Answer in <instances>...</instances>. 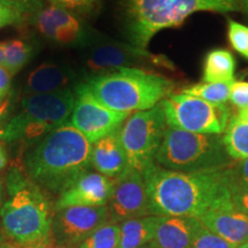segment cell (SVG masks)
<instances>
[{"label": "cell", "mask_w": 248, "mask_h": 248, "mask_svg": "<svg viewBox=\"0 0 248 248\" xmlns=\"http://www.w3.org/2000/svg\"><path fill=\"white\" fill-rule=\"evenodd\" d=\"M140 248H155V247H153L152 245H150V246H144V247H140Z\"/></svg>", "instance_id": "ee69618b"}, {"label": "cell", "mask_w": 248, "mask_h": 248, "mask_svg": "<svg viewBox=\"0 0 248 248\" xmlns=\"http://www.w3.org/2000/svg\"><path fill=\"white\" fill-rule=\"evenodd\" d=\"M238 248H248V241L246 244H244V245H241V246H239Z\"/></svg>", "instance_id": "7bdbcfd3"}, {"label": "cell", "mask_w": 248, "mask_h": 248, "mask_svg": "<svg viewBox=\"0 0 248 248\" xmlns=\"http://www.w3.org/2000/svg\"><path fill=\"white\" fill-rule=\"evenodd\" d=\"M152 215L199 219L213 210L233 206L230 166L183 172L152 164L144 173Z\"/></svg>", "instance_id": "6da1fadb"}, {"label": "cell", "mask_w": 248, "mask_h": 248, "mask_svg": "<svg viewBox=\"0 0 248 248\" xmlns=\"http://www.w3.org/2000/svg\"><path fill=\"white\" fill-rule=\"evenodd\" d=\"M91 153V142L67 122L47 133L28 154V177L43 190L59 195L89 171Z\"/></svg>", "instance_id": "7a4b0ae2"}, {"label": "cell", "mask_w": 248, "mask_h": 248, "mask_svg": "<svg viewBox=\"0 0 248 248\" xmlns=\"http://www.w3.org/2000/svg\"><path fill=\"white\" fill-rule=\"evenodd\" d=\"M199 221L210 232L237 248L248 241V216L233 206L207 213Z\"/></svg>", "instance_id": "e0dca14e"}, {"label": "cell", "mask_w": 248, "mask_h": 248, "mask_svg": "<svg viewBox=\"0 0 248 248\" xmlns=\"http://www.w3.org/2000/svg\"><path fill=\"white\" fill-rule=\"evenodd\" d=\"M238 119L241 120V121H245V122H248V108L247 109H241L237 113Z\"/></svg>", "instance_id": "74e56055"}, {"label": "cell", "mask_w": 248, "mask_h": 248, "mask_svg": "<svg viewBox=\"0 0 248 248\" xmlns=\"http://www.w3.org/2000/svg\"><path fill=\"white\" fill-rule=\"evenodd\" d=\"M9 198L0 210L1 228L9 241L29 244L52 234L54 207L47 193L17 170L7 178Z\"/></svg>", "instance_id": "3957f363"}, {"label": "cell", "mask_w": 248, "mask_h": 248, "mask_svg": "<svg viewBox=\"0 0 248 248\" xmlns=\"http://www.w3.org/2000/svg\"><path fill=\"white\" fill-rule=\"evenodd\" d=\"M231 172V169H230ZM231 201L233 207L248 216V185L237 181L231 172Z\"/></svg>", "instance_id": "83f0119b"}, {"label": "cell", "mask_w": 248, "mask_h": 248, "mask_svg": "<svg viewBox=\"0 0 248 248\" xmlns=\"http://www.w3.org/2000/svg\"><path fill=\"white\" fill-rule=\"evenodd\" d=\"M9 108H11V101H9V99H4L2 101H0V128H1V124L5 122V120L7 119L9 114Z\"/></svg>", "instance_id": "d590c367"}, {"label": "cell", "mask_w": 248, "mask_h": 248, "mask_svg": "<svg viewBox=\"0 0 248 248\" xmlns=\"http://www.w3.org/2000/svg\"><path fill=\"white\" fill-rule=\"evenodd\" d=\"M155 215L128 219L120 224L119 248H140L153 239Z\"/></svg>", "instance_id": "44dd1931"}, {"label": "cell", "mask_w": 248, "mask_h": 248, "mask_svg": "<svg viewBox=\"0 0 248 248\" xmlns=\"http://www.w3.org/2000/svg\"><path fill=\"white\" fill-rule=\"evenodd\" d=\"M222 138L226 153L232 160L248 159V122L231 116Z\"/></svg>", "instance_id": "7402d4cb"}, {"label": "cell", "mask_w": 248, "mask_h": 248, "mask_svg": "<svg viewBox=\"0 0 248 248\" xmlns=\"http://www.w3.org/2000/svg\"><path fill=\"white\" fill-rule=\"evenodd\" d=\"M75 78V71L68 64L44 62L27 76L23 90L27 95L57 92L70 89Z\"/></svg>", "instance_id": "ac0fdd59"}, {"label": "cell", "mask_w": 248, "mask_h": 248, "mask_svg": "<svg viewBox=\"0 0 248 248\" xmlns=\"http://www.w3.org/2000/svg\"><path fill=\"white\" fill-rule=\"evenodd\" d=\"M85 64L90 71L99 75L131 68L141 69V67L150 66L175 69V64L166 55L154 54L131 43L125 44L114 40L93 42L86 54Z\"/></svg>", "instance_id": "30bf717a"}, {"label": "cell", "mask_w": 248, "mask_h": 248, "mask_svg": "<svg viewBox=\"0 0 248 248\" xmlns=\"http://www.w3.org/2000/svg\"><path fill=\"white\" fill-rule=\"evenodd\" d=\"M90 92L109 109L131 114L147 110L173 93L175 82L144 69H122L91 77L85 82Z\"/></svg>", "instance_id": "277c9868"}, {"label": "cell", "mask_w": 248, "mask_h": 248, "mask_svg": "<svg viewBox=\"0 0 248 248\" xmlns=\"http://www.w3.org/2000/svg\"><path fill=\"white\" fill-rule=\"evenodd\" d=\"M169 128L222 135L231 117L226 105H214L184 93H171L160 102Z\"/></svg>", "instance_id": "9c48e42d"}, {"label": "cell", "mask_w": 248, "mask_h": 248, "mask_svg": "<svg viewBox=\"0 0 248 248\" xmlns=\"http://www.w3.org/2000/svg\"><path fill=\"white\" fill-rule=\"evenodd\" d=\"M0 64L4 66V47H2V43H0Z\"/></svg>", "instance_id": "60d3db41"}, {"label": "cell", "mask_w": 248, "mask_h": 248, "mask_svg": "<svg viewBox=\"0 0 248 248\" xmlns=\"http://www.w3.org/2000/svg\"><path fill=\"white\" fill-rule=\"evenodd\" d=\"M239 0H126L125 15L131 44L146 48L161 30L176 28L198 12L240 11Z\"/></svg>", "instance_id": "5b68a950"}, {"label": "cell", "mask_w": 248, "mask_h": 248, "mask_svg": "<svg viewBox=\"0 0 248 248\" xmlns=\"http://www.w3.org/2000/svg\"><path fill=\"white\" fill-rule=\"evenodd\" d=\"M190 248H237L201 225Z\"/></svg>", "instance_id": "4316f807"}, {"label": "cell", "mask_w": 248, "mask_h": 248, "mask_svg": "<svg viewBox=\"0 0 248 248\" xmlns=\"http://www.w3.org/2000/svg\"><path fill=\"white\" fill-rule=\"evenodd\" d=\"M239 1H240L241 6H245V7H246V9H247V12H248V0H239Z\"/></svg>", "instance_id": "b9f144b4"}, {"label": "cell", "mask_w": 248, "mask_h": 248, "mask_svg": "<svg viewBox=\"0 0 248 248\" xmlns=\"http://www.w3.org/2000/svg\"><path fill=\"white\" fill-rule=\"evenodd\" d=\"M235 60L231 52L224 48L212 49L203 62L204 83H228L234 80Z\"/></svg>", "instance_id": "ffe728a7"}, {"label": "cell", "mask_w": 248, "mask_h": 248, "mask_svg": "<svg viewBox=\"0 0 248 248\" xmlns=\"http://www.w3.org/2000/svg\"><path fill=\"white\" fill-rule=\"evenodd\" d=\"M13 244L17 248H71V247L64 246V245H62V244H59L58 241L54 239L53 235L52 234L49 235V237L44 238V239L33 241V243H29V244H15V243H13Z\"/></svg>", "instance_id": "d6a6232c"}, {"label": "cell", "mask_w": 248, "mask_h": 248, "mask_svg": "<svg viewBox=\"0 0 248 248\" xmlns=\"http://www.w3.org/2000/svg\"><path fill=\"white\" fill-rule=\"evenodd\" d=\"M201 222L192 217L155 215L154 234L150 245L155 248H190Z\"/></svg>", "instance_id": "2e32d148"}, {"label": "cell", "mask_w": 248, "mask_h": 248, "mask_svg": "<svg viewBox=\"0 0 248 248\" xmlns=\"http://www.w3.org/2000/svg\"><path fill=\"white\" fill-rule=\"evenodd\" d=\"M109 222L107 206H74L55 210L52 222V235L59 244L78 248L89 235Z\"/></svg>", "instance_id": "7c38bea8"}, {"label": "cell", "mask_w": 248, "mask_h": 248, "mask_svg": "<svg viewBox=\"0 0 248 248\" xmlns=\"http://www.w3.org/2000/svg\"><path fill=\"white\" fill-rule=\"evenodd\" d=\"M120 224L107 222L79 245L78 248H119Z\"/></svg>", "instance_id": "d4e9b609"}, {"label": "cell", "mask_w": 248, "mask_h": 248, "mask_svg": "<svg viewBox=\"0 0 248 248\" xmlns=\"http://www.w3.org/2000/svg\"><path fill=\"white\" fill-rule=\"evenodd\" d=\"M12 77V74L0 64V101L4 100L11 90Z\"/></svg>", "instance_id": "836d02e7"}, {"label": "cell", "mask_w": 248, "mask_h": 248, "mask_svg": "<svg viewBox=\"0 0 248 248\" xmlns=\"http://www.w3.org/2000/svg\"><path fill=\"white\" fill-rule=\"evenodd\" d=\"M75 100L76 92L71 88L26 95L20 111L0 128V141L31 140L46 136L69 122Z\"/></svg>", "instance_id": "52a82bcc"}, {"label": "cell", "mask_w": 248, "mask_h": 248, "mask_svg": "<svg viewBox=\"0 0 248 248\" xmlns=\"http://www.w3.org/2000/svg\"><path fill=\"white\" fill-rule=\"evenodd\" d=\"M114 179L97 171H86L58 195L54 209L67 207L107 206L113 193Z\"/></svg>", "instance_id": "9a60e30c"}, {"label": "cell", "mask_w": 248, "mask_h": 248, "mask_svg": "<svg viewBox=\"0 0 248 248\" xmlns=\"http://www.w3.org/2000/svg\"><path fill=\"white\" fill-rule=\"evenodd\" d=\"M0 2L16 8L24 15L36 13L43 7V0H0Z\"/></svg>", "instance_id": "4dcf8cb0"}, {"label": "cell", "mask_w": 248, "mask_h": 248, "mask_svg": "<svg viewBox=\"0 0 248 248\" xmlns=\"http://www.w3.org/2000/svg\"><path fill=\"white\" fill-rule=\"evenodd\" d=\"M52 5L67 9L70 12H84L94 5L97 0H48Z\"/></svg>", "instance_id": "1f68e13d"}, {"label": "cell", "mask_w": 248, "mask_h": 248, "mask_svg": "<svg viewBox=\"0 0 248 248\" xmlns=\"http://www.w3.org/2000/svg\"><path fill=\"white\" fill-rule=\"evenodd\" d=\"M8 163V156H7V151L4 142L0 141V171H2L6 168Z\"/></svg>", "instance_id": "8d00e7d4"}, {"label": "cell", "mask_w": 248, "mask_h": 248, "mask_svg": "<svg viewBox=\"0 0 248 248\" xmlns=\"http://www.w3.org/2000/svg\"><path fill=\"white\" fill-rule=\"evenodd\" d=\"M221 135L194 133L169 128L164 132L155 163L183 172L208 171L231 166Z\"/></svg>", "instance_id": "8992f818"}, {"label": "cell", "mask_w": 248, "mask_h": 248, "mask_svg": "<svg viewBox=\"0 0 248 248\" xmlns=\"http://www.w3.org/2000/svg\"><path fill=\"white\" fill-rule=\"evenodd\" d=\"M109 222H124L152 215L144 175L128 168L119 178L114 179L113 193L108 201Z\"/></svg>", "instance_id": "4fadbf2b"}, {"label": "cell", "mask_w": 248, "mask_h": 248, "mask_svg": "<svg viewBox=\"0 0 248 248\" xmlns=\"http://www.w3.org/2000/svg\"><path fill=\"white\" fill-rule=\"evenodd\" d=\"M32 15L36 30L54 44L75 46L86 42L88 33L73 12L51 4L43 6Z\"/></svg>", "instance_id": "5bb4252c"}, {"label": "cell", "mask_w": 248, "mask_h": 248, "mask_svg": "<svg viewBox=\"0 0 248 248\" xmlns=\"http://www.w3.org/2000/svg\"><path fill=\"white\" fill-rule=\"evenodd\" d=\"M0 248H17L12 241H6V243L0 244Z\"/></svg>", "instance_id": "ab89813d"}, {"label": "cell", "mask_w": 248, "mask_h": 248, "mask_svg": "<svg viewBox=\"0 0 248 248\" xmlns=\"http://www.w3.org/2000/svg\"><path fill=\"white\" fill-rule=\"evenodd\" d=\"M233 177L244 184L248 185V159L239 161V163L230 166Z\"/></svg>", "instance_id": "e575fe53"}, {"label": "cell", "mask_w": 248, "mask_h": 248, "mask_svg": "<svg viewBox=\"0 0 248 248\" xmlns=\"http://www.w3.org/2000/svg\"><path fill=\"white\" fill-rule=\"evenodd\" d=\"M4 47V67L12 76L16 75L35 54L32 44L24 39L15 38L2 43Z\"/></svg>", "instance_id": "603a6c76"}, {"label": "cell", "mask_w": 248, "mask_h": 248, "mask_svg": "<svg viewBox=\"0 0 248 248\" xmlns=\"http://www.w3.org/2000/svg\"><path fill=\"white\" fill-rule=\"evenodd\" d=\"M91 166L108 178L116 179L129 168L128 160L121 144L119 130L92 144Z\"/></svg>", "instance_id": "d6986e66"}, {"label": "cell", "mask_w": 248, "mask_h": 248, "mask_svg": "<svg viewBox=\"0 0 248 248\" xmlns=\"http://www.w3.org/2000/svg\"><path fill=\"white\" fill-rule=\"evenodd\" d=\"M24 16L26 15L21 13L20 11H17L16 8L0 2V29L9 26H15V24H20L23 21Z\"/></svg>", "instance_id": "f546056e"}, {"label": "cell", "mask_w": 248, "mask_h": 248, "mask_svg": "<svg viewBox=\"0 0 248 248\" xmlns=\"http://www.w3.org/2000/svg\"><path fill=\"white\" fill-rule=\"evenodd\" d=\"M2 199H4V182H2V178L0 177V210H1L2 207Z\"/></svg>", "instance_id": "f35d334b"}, {"label": "cell", "mask_w": 248, "mask_h": 248, "mask_svg": "<svg viewBox=\"0 0 248 248\" xmlns=\"http://www.w3.org/2000/svg\"><path fill=\"white\" fill-rule=\"evenodd\" d=\"M234 82V80H233ZM198 83L190 86H186L182 90L184 94L192 95L199 98L209 104L225 105V102L230 100L232 83Z\"/></svg>", "instance_id": "cb8c5ba5"}, {"label": "cell", "mask_w": 248, "mask_h": 248, "mask_svg": "<svg viewBox=\"0 0 248 248\" xmlns=\"http://www.w3.org/2000/svg\"><path fill=\"white\" fill-rule=\"evenodd\" d=\"M228 38L232 48L248 60V27L234 20H229Z\"/></svg>", "instance_id": "484cf974"}, {"label": "cell", "mask_w": 248, "mask_h": 248, "mask_svg": "<svg viewBox=\"0 0 248 248\" xmlns=\"http://www.w3.org/2000/svg\"><path fill=\"white\" fill-rule=\"evenodd\" d=\"M168 129L160 104L147 110L136 111L119 130L121 144L129 168L144 173L155 163V155Z\"/></svg>", "instance_id": "ba28073f"}, {"label": "cell", "mask_w": 248, "mask_h": 248, "mask_svg": "<svg viewBox=\"0 0 248 248\" xmlns=\"http://www.w3.org/2000/svg\"><path fill=\"white\" fill-rule=\"evenodd\" d=\"M230 101L238 109H247L248 108V82H237L232 83Z\"/></svg>", "instance_id": "f1b7e54d"}, {"label": "cell", "mask_w": 248, "mask_h": 248, "mask_svg": "<svg viewBox=\"0 0 248 248\" xmlns=\"http://www.w3.org/2000/svg\"><path fill=\"white\" fill-rule=\"evenodd\" d=\"M75 92L76 100L69 123L84 135L91 144L116 132L131 115L129 113L109 109L102 105L90 92L85 83L77 85Z\"/></svg>", "instance_id": "8fae6325"}]
</instances>
